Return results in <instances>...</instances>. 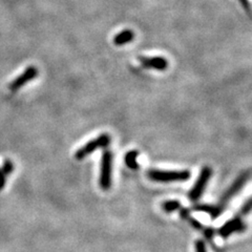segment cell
<instances>
[{"mask_svg": "<svg viewBox=\"0 0 252 252\" xmlns=\"http://www.w3.org/2000/svg\"><path fill=\"white\" fill-rule=\"evenodd\" d=\"M109 142H110V137L107 135V133H102V135H100L96 139L88 142L84 146L79 148L75 154V158L77 160H83L84 158L89 157L94 152H96L97 149L108 146Z\"/></svg>", "mask_w": 252, "mask_h": 252, "instance_id": "3957f363", "label": "cell"}, {"mask_svg": "<svg viewBox=\"0 0 252 252\" xmlns=\"http://www.w3.org/2000/svg\"><path fill=\"white\" fill-rule=\"evenodd\" d=\"M211 176H212L211 167L205 166L202 168L198 180H196L194 186L191 188V190L189 191V194H188L189 199H190L192 202L198 201L201 198L204 190H205V188H206V186L209 182Z\"/></svg>", "mask_w": 252, "mask_h": 252, "instance_id": "277c9868", "label": "cell"}, {"mask_svg": "<svg viewBox=\"0 0 252 252\" xmlns=\"http://www.w3.org/2000/svg\"><path fill=\"white\" fill-rule=\"evenodd\" d=\"M139 61L146 68L165 70L168 66V61L164 57H139Z\"/></svg>", "mask_w": 252, "mask_h": 252, "instance_id": "ba28073f", "label": "cell"}, {"mask_svg": "<svg viewBox=\"0 0 252 252\" xmlns=\"http://www.w3.org/2000/svg\"><path fill=\"white\" fill-rule=\"evenodd\" d=\"M249 178H250V170L244 171L243 173H241V175L238 177V179L234 181V182L231 184V186L228 188L225 191V193L223 194L222 199H220V205L225 207L226 203L229 202V200H231L234 195L238 194L242 190V188L246 185Z\"/></svg>", "mask_w": 252, "mask_h": 252, "instance_id": "5b68a950", "label": "cell"}, {"mask_svg": "<svg viewBox=\"0 0 252 252\" xmlns=\"http://www.w3.org/2000/svg\"><path fill=\"white\" fill-rule=\"evenodd\" d=\"M112 172H113V154L109 151H105L102 155L101 169L99 185L103 190H108L112 186Z\"/></svg>", "mask_w": 252, "mask_h": 252, "instance_id": "7a4b0ae2", "label": "cell"}, {"mask_svg": "<svg viewBox=\"0 0 252 252\" xmlns=\"http://www.w3.org/2000/svg\"><path fill=\"white\" fill-rule=\"evenodd\" d=\"M251 207H252V202H251V199H248L245 203H244V205L241 208V215L242 216H246L248 215L249 212L251 211Z\"/></svg>", "mask_w": 252, "mask_h": 252, "instance_id": "5bb4252c", "label": "cell"}, {"mask_svg": "<svg viewBox=\"0 0 252 252\" xmlns=\"http://www.w3.org/2000/svg\"><path fill=\"white\" fill-rule=\"evenodd\" d=\"M5 181H6V176L2 172L1 168H0V190L3 189V187L5 185Z\"/></svg>", "mask_w": 252, "mask_h": 252, "instance_id": "2e32d148", "label": "cell"}, {"mask_svg": "<svg viewBox=\"0 0 252 252\" xmlns=\"http://www.w3.org/2000/svg\"><path fill=\"white\" fill-rule=\"evenodd\" d=\"M133 38H135V34L131 30H124L114 37V43L115 45L121 46L132 41Z\"/></svg>", "mask_w": 252, "mask_h": 252, "instance_id": "30bf717a", "label": "cell"}, {"mask_svg": "<svg viewBox=\"0 0 252 252\" xmlns=\"http://www.w3.org/2000/svg\"><path fill=\"white\" fill-rule=\"evenodd\" d=\"M1 170H2V172L4 173L5 176H10L11 173L13 172V170H14V164H13V162L11 160H5L3 162Z\"/></svg>", "mask_w": 252, "mask_h": 252, "instance_id": "4fadbf2b", "label": "cell"}, {"mask_svg": "<svg viewBox=\"0 0 252 252\" xmlns=\"http://www.w3.org/2000/svg\"><path fill=\"white\" fill-rule=\"evenodd\" d=\"M195 211H202L205 212V214L209 215L212 219H217L220 215L223 214V211L225 209L224 206L222 205H218V206H214V205H206V204H199L195 205L193 207Z\"/></svg>", "mask_w": 252, "mask_h": 252, "instance_id": "9c48e42d", "label": "cell"}, {"mask_svg": "<svg viewBox=\"0 0 252 252\" xmlns=\"http://www.w3.org/2000/svg\"><path fill=\"white\" fill-rule=\"evenodd\" d=\"M195 251L196 252H207L206 246H205V244L203 241H196L195 242Z\"/></svg>", "mask_w": 252, "mask_h": 252, "instance_id": "9a60e30c", "label": "cell"}, {"mask_svg": "<svg viewBox=\"0 0 252 252\" xmlns=\"http://www.w3.org/2000/svg\"><path fill=\"white\" fill-rule=\"evenodd\" d=\"M204 230V233H205V236H206V238L208 239V240H210V239H212L214 238V234H215V230L212 229V228H207V229H203Z\"/></svg>", "mask_w": 252, "mask_h": 252, "instance_id": "e0dca14e", "label": "cell"}, {"mask_svg": "<svg viewBox=\"0 0 252 252\" xmlns=\"http://www.w3.org/2000/svg\"><path fill=\"white\" fill-rule=\"evenodd\" d=\"M38 76V69L35 66H29L25 72H23L18 78H16L15 80L10 84L11 91H18L22 86H25L28 82L33 80Z\"/></svg>", "mask_w": 252, "mask_h": 252, "instance_id": "52a82bcc", "label": "cell"}, {"mask_svg": "<svg viewBox=\"0 0 252 252\" xmlns=\"http://www.w3.org/2000/svg\"><path fill=\"white\" fill-rule=\"evenodd\" d=\"M162 208L165 212L170 214V212L177 211L181 208V203L178 200H170V201H165L162 205Z\"/></svg>", "mask_w": 252, "mask_h": 252, "instance_id": "7c38bea8", "label": "cell"}, {"mask_svg": "<svg viewBox=\"0 0 252 252\" xmlns=\"http://www.w3.org/2000/svg\"><path fill=\"white\" fill-rule=\"evenodd\" d=\"M246 230V224L244 223V220H242L241 217H234L231 220H227V222L220 228L218 233L223 239H227L232 233L236 232H243Z\"/></svg>", "mask_w": 252, "mask_h": 252, "instance_id": "8992f818", "label": "cell"}, {"mask_svg": "<svg viewBox=\"0 0 252 252\" xmlns=\"http://www.w3.org/2000/svg\"><path fill=\"white\" fill-rule=\"evenodd\" d=\"M148 178L155 182L170 183V182H184L190 179L191 173L189 170H158L153 169L148 171Z\"/></svg>", "mask_w": 252, "mask_h": 252, "instance_id": "6da1fadb", "label": "cell"}, {"mask_svg": "<svg viewBox=\"0 0 252 252\" xmlns=\"http://www.w3.org/2000/svg\"><path fill=\"white\" fill-rule=\"evenodd\" d=\"M139 157V152L138 151H130L124 157V162L129 169L131 170H138L139 169V163L137 161Z\"/></svg>", "mask_w": 252, "mask_h": 252, "instance_id": "8fae6325", "label": "cell"}]
</instances>
